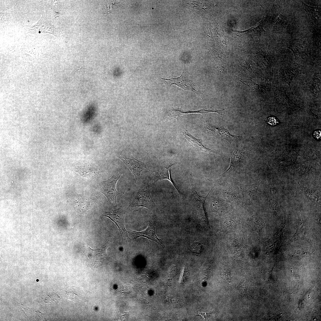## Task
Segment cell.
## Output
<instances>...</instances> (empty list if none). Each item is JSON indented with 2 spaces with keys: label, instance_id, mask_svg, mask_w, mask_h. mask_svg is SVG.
I'll return each mask as SVG.
<instances>
[{
  "label": "cell",
  "instance_id": "obj_1",
  "mask_svg": "<svg viewBox=\"0 0 321 321\" xmlns=\"http://www.w3.org/2000/svg\"><path fill=\"white\" fill-rule=\"evenodd\" d=\"M306 71L303 66L291 60L284 63L278 73L279 81L288 84L292 91L291 83L293 79L301 74H305Z\"/></svg>",
  "mask_w": 321,
  "mask_h": 321
},
{
  "label": "cell",
  "instance_id": "obj_2",
  "mask_svg": "<svg viewBox=\"0 0 321 321\" xmlns=\"http://www.w3.org/2000/svg\"><path fill=\"white\" fill-rule=\"evenodd\" d=\"M122 174L117 172L108 179L101 182L98 185L99 191L106 197L110 204L114 207L117 206V199L119 193L116 189V185Z\"/></svg>",
  "mask_w": 321,
  "mask_h": 321
},
{
  "label": "cell",
  "instance_id": "obj_3",
  "mask_svg": "<svg viewBox=\"0 0 321 321\" xmlns=\"http://www.w3.org/2000/svg\"><path fill=\"white\" fill-rule=\"evenodd\" d=\"M132 205L137 208L145 207L152 210L155 204L152 197L149 187L148 182L144 181L136 193Z\"/></svg>",
  "mask_w": 321,
  "mask_h": 321
},
{
  "label": "cell",
  "instance_id": "obj_4",
  "mask_svg": "<svg viewBox=\"0 0 321 321\" xmlns=\"http://www.w3.org/2000/svg\"><path fill=\"white\" fill-rule=\"evenodd\" d=\"M110 243V242L108 241L100 247L94 249L85 245L83 252L90 263L97 266L101 264L106 259L107 256V249Z\"/></svg>",
  "mask_w": 321,
  "mask_h": 321
},
{
  "label": "cell",
  "instance_id": "obj_5",
  "mask_svg": "<svg viewBox=\"0 0 321 321\" xmlns=\"http://www.w3.org/2000/svg\"><path fill=\"white\" fill-rule=\"evenodd\" d=\"M273 96L275 103L284 110L290 111L299 108L290 99L284 89L281 87L274 89Z\"/></svg>",
  "mask_w": 321,
  "mask_h": 321
},
{
  "label": "cell",
  "instance_id": "obj_6",
  "mask_svg": "<svg viewBox=\"0 0 321 321\" xmlns=\"http://www.w3.org/2000/svg\"><path fill=\"white\" fill-rule=\"evenodd\" d=\"M204 128L208 136L224 139L229 142L242 137L231 134L228 130L223 126L218 128L213 126L207 119H206L205 121Z\"/></svg>",
  "mask_w": 321,
  "mask_h": 321
},
{
  "label": "cell",
  "instance_id": "obj_7",
  "mask_svg": "<svg viewBox=\"0 0 321 321\" xmlns=\"http://www.w3.org/2000/svg\"><path fill=\"white\" fill-rule=\"evenodd\" d=\"M125 210L120 207L114 210L105 212L103 216L109 218L115 223L118 228L122 238L126 240L128 235L125 226Z\"/></svg>",
  "mask_w": 321,
  "mask_h": 321
},
{
  "label": "cell",
  "instance_id": "obj_8",
  "mask_svg": "<svg viewBox=\"0 0 321 321\" xmlns=\"http://www.w3.org/2000/svg\"><path fill=\"white\" fill-rule=\"evenodd\" d=\"M154 219V216L152 215L150 219L149 220L148 227L145 230L141 232H136L130 230L129 232L134 239H136L140 237H145L156 242L164 248L165 246L162 240L158 238L156 234Z\"/></svg>",
  "mask_w": 321,
  "mask_h": 321
},
{
  "label": "cell",
  "instance_id": "obj_9",
  "mask_svg": "<svg viewBox=\"0 0 321 321\" xmlns=\"http://www.w3.org/2000/svg\"><path fill=\"white\" fill-rule=\"evenodd\" d=\"M162 79L167 81L170 86L176 85L184 90L193 92L197 95H199L190 76L185 70H184L181 76L178 77L169 79Z\"/></svg>",
  "mask_w": 321,
  "mask_h": 321
},
{
  "label": "cell",
  "instance_id": "obj_10",
  "mask_svg": "<svg viewBox=\"0 0 321 321\" xmlns=\"http://www.w3.org/2000/svg\"><path fill=\"white\" fill-rule=\"evenodd\" d=\"M44 18L43 15L39 21L32 26H27L29 32L32 34L37 33L47 32L59 38L60 35V31L55 28Z\"/></svg>",
  "mask_w": 321,
  "mask_h": 321
},
{
  "label": "cell",
  "instance_id": "obj_11",
  "mask_svg": "<svg viewBox=\"0 0 321 321\" xmlns=\"http://www.w3.org/2000/svg\"><path fill=\"white\" fill-rule=\"evenodd\" d=\"M118 157L130 169L134 176L136 180L138 181L140 178L141 173L146 169V166L144 163L133 157L127 158L119 156Z\"/></svg>",
  "mask_w": 321,
  "mask_h": 321
},
{
  "label": "cell",
  "instance_id": "obj_12",
  "mask_svg": "<svg viewBox=\"0 0 321 321\" xmlns=\"http://www.w3.org/2000/svg\"><path fill=\"white\" fill-rule=\"evenodd\" d=\"M173 165V164L169 163L167 164L160 165L154 171V183L160 180H168L177 190L181 198L183 199L182 193L177 188L170 177V169Z\"/></svg>",
  "mask_w": 321,
  "mask_h": 321
},
{
  "label": "cell",
  "instance_id": "obj_13",
  "mask_svg": "<svg viewBox=\"0 0 321 321\" xmlns=\"http://www.w3.org/2000/svg\"><path fill=\"white\" fill-rule=\"evenodd\" d=\"M182 132L185 138L188 142L193 147L199 149L200 151L208 153H213L218 154L217 152L204 146L203 144L202 139H198L190 134L188 132L185 128L183 129Z\"/></svg>",
  "mask_w": 321,
  "mask_h": 321
},
{
  "label": "cell",
  "instance_id": "obj_14",
  "mask_svg": "<svg viewBox=\"0 0 321 321\" xmlns=\"http://www.w3.org/2000/svg\"><path fill=\"white\" fill-rule=\"evenodd\" d=\"M224 111V109L206 110L204 109H202L198 110L184 111L179 109H172L170 111V115L169 117L170 119H177L178 117L182 115L193 114H204L209 113H216L221 115H222Z\"/></svg>",
  "mask_w": 321,
  "mask_h": 321
},
{
  "label": "cell",
  "instance_id": "obj_15",
  "mask_svg": "<svg viewBox=\"0 0 321 321\" xmlns=\"http://www.w3.org/2000/svg\"><path fill=\"white\" fill-rule=\"evenodd\" d=\"M284 227V225L282 229L281 228L277 232L270 240L268 248L270 252H274L282 246L284 239L283 235Z\"/></svg>",
  "mask_w": 321,
  "mask_h": 321
},
{
  "label": "cell",
  "instance_id": "obj_16",
  "mask_svg": "<svg viewBox=\"0 0 321 321\" xmlns=\"http://www.w3.org/2000/svg\"><path fill=\"white\" fill-rule=\"evenodd\" d=\"M231 163L229 167L224 173L225 174L228 171L232 168L236 167L241 163L244 158V153L239 149L235 148H231L230 150Z\"/></svg>",
  "mask_w": 321,
  "mask_h": 321
},
{
  "label": "cell",
  "instance_id": "obj_17",
  "mask_svg": "<svg viewBox=\"0 0 321 321\" xmlns=\"http://www.w3.org/2000/svg\"><path fill=\"white\" fill-rule=\"evenodd\" d=\"M264 21V20L262 19L258 23L257 26L252 27L246 31L238 32L234 30L233 31L237 33L238 36L240 35L242 37L246 36L254 37L263 35L265 32L263 27Z\"/></svg>",
  "mask_w": 321,
  "mask_h": 321
},
{
  "label": "cell",
  "instance_id": "obj_18",
  "mask_svg": "<svg viewBox=\"0 0 321 321\" xmlns=\"http://www.w3.org/2000/svg\"><path fill=\"white\" fill-rule=\"evenodd\" d=\"M294 53L295 58L305 59L308 56L307 52L305 47L301 44L295 41L290 42L287 47Z\"/></svg>",
  "mask_w": 321,
  "mask_h": 321
},
{
  "label": "cell",
  "instance_id": "obj_19",
  "mask_svg": "<svg viewBox=\"0 0 321 321\" xmlns=\"http://www.w3.org/2000/svg\"><path fill=\"white\" fill-rule=\"evenodd\" d=\"M299 222L296 232L292 239V241L297 240H306L307 237V231L306 224L301 215L298 214Z\"/></svg>",
  "mask_w": 321,
  "mask_h": 321
},
{
  "label": "cell",
  "instance_id": "obj_20",
  "mask_svg": "<svg viewBox=\"0 0 321 321\" xmlns=\"http://www.w3.org/2000/svg\"><path fill=\"white\" fill-rule=\"evenodd\" d=\"M321 80L315 73L309 85L308 89L310 95L315 98L321 92Z\"/></svg>",
  "mask_w": 321,
  "mask_h": 321
},
{
  "label": "cell",
  "instance_id": "obj_21",
  "mask_svg": "<svg viewBox=\"0 0 321 321\" xmlns=\"http://www.w3.org/2000/svg\"><path fill=\"white\" fill-rule=\"evenodd\" d=\"M304 9L307 13L309 18L315 21L320 20L321 9L317 7L309 6L302 2Z\"/></svg>",
  "mask_w": 321,
  "mask_h": 321
},
{
  "label": "cell",
  "instance_id": "obj_22",
  "mask_svg": "<svg viewBox=\"0 0 321 321\" xmlns=\"http://www.w3.org/2000/svg\"><path fill=\"white\" fill-rule=\"evenodd\" d=\"M269 204L271 213L273 218H274L279 209L278 199L274 190L270 189Z\"/></svg>",
  "mask_w": 321,
  "mask_h": 321
},
{
  "label": "cell",
  "instance_id": "obj_23",
  "mask_svg": "<svg viewBox=\"0 0 321 321\" xmlns=\"http://www.w3.org/2000/svg\"><path fill=\"white\" fill-rule=\"evenodd\" d=\"M257 185H250L246 188L243 191V196L247 199H255L257 197Z\"/></svg>",
  "mask_w": 321,
  "mask_h": 321
},
{
  "label": "cell",
  "instance_id": "obj_24",
  "mask_svg": "<svg viewBox=\"0 0 321 321\" xmlns=\"http://www.w3.org/2000/svg\"><path fill=\"white\" fill-rule=\"evenodd\" d=\"M265 121L268 124L272 126L277 125L280 122L279 121L277 118L273 116L267 118Z\"/></svg>",
  "mask_w": 321,
  "mask_h": 321
},
{
  "label": "cell",
  "instance_id": "obj_25",
  "mask_svg": "<svg viewBox=\"0 0 321 321\" xmlns=\"http://www.w3.org/2000/svg\"><path fill=\"white\" fill-rule=\"evenodd\" d=\"M309 253H310L309 250L303 249L298 250H295L294 253V254L295 255L303 256L309 254Z\"/></svg>",
  "mask_w": 321,
  "mask_h": 321
},
{
  "label": "cell",
  "instance_id": "obj_26",
  "mask_svg": "<svg viewBox=\"0 0 321 321\" xmlns=\"http://www.w3.org/2000/svg\"><path fill=\"white\" fill-rule=\"evenodd\" d=\"M313 135L315 139L317 140H320L321 139V131L319 130L314 131L313 133Z\"/></svg>",
  "mask_w": 321,
  "mask_h": 321
}]
</instances>
